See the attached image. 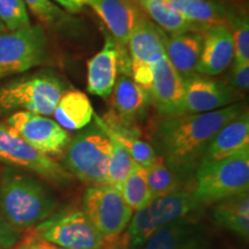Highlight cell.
Returning <instances> with one entry per match:
<instances>
[{"label":"cell","mask_w":249,"mask_h":249,"mask_svg":"<svg viewBox=\"0 0 249 249\" xmlns=\"http://www.w3.org/2000/svg\"><path fill=\"white\" fill-rule=\"evenodd\" d=\"M112 240L113 241H111L107 246L103 245L101 249H130L126 241H114V239H112Z\"/></svg>","instance_id":"8d00e7d4"},{"label":"cell","mask_w":249,"mask_h":249,"mask_svg":"<svg viewBox=\"0 0 249 249\" xmlns=\"http://www.w3.org/2000/svg\"><path fill=\"white\" fill-rule=\"evenodd\" d=\"M65 86L51 73H38L0 87V112L27 111L51 116Z\"/></svg>","instance_id":"8992f818"},{"label":"cell","mask_w":249,"mask_h":249,"mask_svg":"<svg viewBox=\"0 0 249 249\" xmlns=\"http://www.w3.org/2000/svg\"><path fill=\"white\" fill-rule=\"evenodd\" d=\"M231 83L234 88L241 91H248L249 88V62L239 64L233 62L231 71Z\"/></svg>","instance_id":"836d02e7"},{"label":"cell","mask_w":249,"mask_h":249,"mask_svg":"<svg viewBox=\"0 0 249 249\" xmlns=\"http://www.w3.org/2000/svg\"><path fill=\"white\" fill-rule=\"evenodd\" d=\"M113 114L110 116L118 123L127 127H134L142 121L151 104L150 93L128 74H119L112 90Z\"/></svg>","instance_id":"ac0fdd59"},{"label":"cell","mask_w":249,"mask_h":249,"mask_svg":"<svg viewBox=\"0 0 249 249\" xmlns=\"http://www.w3.org/2000/svg\"><path fill=\"white\" fill-rule=\"evenodd\" d=\"M202 207L194 200L192 192L185 189L154 198L148 205L133 213L126 229L124 241L130 249H140L158 229L174 220L189 217Z\"/></svg>","instance_id":"5b68a950"},{"label":"cell","mask_w":249,"mask_h":249,"mask_svg":"<svg viewBox=\"0 0 249 249\" xmlns=\"http://www.w3.org/2000/svg\"><path fill=\"white\" fill-rule=\"evenodd\" d=\"M70 13H79L87 6V0H54Z\"/></svg>","instance_id":"e575fe53"},{"label":"cell","mask_w":249,"mask_h":249,"mask_svg":"<svg viewBox=\"0 0 249 249\" xmlns=\"http://www.w3.org/2000/svg\"><path fill=\"white\" fill-rule=\"evenodd\" d=\"M151 103L161 117L180 116L185 93L183 77L174 70L166 55L152 68V81L149 90Z\"/></svg>","instance_id":"9a60e30c"},{"label":"cell","mask_w":249,"mask_h":249,"mask_svg":"<svg viewBox=\"0 0 249 249\" xmlns=\"http://www.w3.org/2000/svg\"><path fill=\"white\" fill-rule=\"evenodd\" d=\"M93 118H95V123L107 134L108 138L119 142L140 166L148 167L158 158L154 147L150 143L140 139L138 130L135 128L124 126L112 119L110 116L103 119L97 114H93Z\"/></svg>","instance_id":"7402d4cb"},{"label":"cell","mask_w":249,"mask_h":249,"mask_svg":"<svg viewBox=\"0 0 249 249\" xmlns=\"http://www.w3.org/2000/svg\"><path fill=\"white\" fill-rule=\"evenodd\" d=\"M124 48L110 35L105 36L102 50L88 62L87 89L91 95L107 98L111 96L119 74H124V64L130 67L129 58H124Z\"/></svg>","instance_id":"5bb4252c"},{"label":"cell","mask_w":249,"mask_h":249,"mask_svg":"<svg viewBox=\"0 0 249 249\" xmlns=\"http://www.w3.org/2000/svg\"><path fill=\"white\" fill-rule=\"evenodd\" d=\"M48 51L45 33L30 26L0 34V80L39 66Z\"/></svg>","instance_id":"52a82bcc"},{"label":"cell","mask_w":249,"mask_h":249,"mask_svg":"<svg viewBox=\"0 0 249 249\" xmlns=\"http://www.w3.org/2000/svg\"><path fill=\"white\" fill-rule=\"evenodd\" d=\"M232 34L234 60L239 64L249 62V23L247 17H241L234 24Z\"/></svg>","instance_id":"4dcf8cb0"},{"label":"cell","mask_w":249,"mask_h":249,"mask_svg":"<svg viewBox=\"0 0 249 249\" xmlns=\"http://www.w3.org/2000/svg\"><path fill=\"white\" fill-rule=\"evenodd\" d=\"M202 45L203 35L200 31H187L172 37L164 36L165 55L182 77L195 73L200 61Z\"/></svg>","instance_id":"44dd1931"},{"label":"cell","mask_w":249,"mask_h":249,"mask_svg":"<svg viewBox=\"0 0 249 249\" xmlns=\"http://www.w3.org/2000/svg\"><path fill=\"white\" fill-rule=\"evenodd\" d=\"M120 192L124 202L128 204L134 213L150 203L152 197L149 191L147 178H145L144 167L139 165L136 169H134L124 180Z\"/></svg>","instance_id":"83f0119b"},{"label":"cell","mask_w":249,"mask_h":249,"mask_svg":"<svg viewBox=\"0 0 249 249\" xmlns=\"http://www.w3.org/2000/svg\"><path fill=\"white\" fill-rule=\"evenodd\" d=\"M140 249H213L209 233L203 225L182 218L174 220L149 236Z\"/></svg>","instance_id":"e0dca14e"},{"label":"cell","mask_w":249,"mask_h":249,"mask_svg":"<svg viewBox=\"0 0 249 249\" xmlns=\"http://www.w3.org/2000/svg\"><path fill=\"white\" fill-rule=\"evenodd\" d=\"M112 142V151L110 163H108V169L107 179H105L104 185L114 187L120 191L121 186L127 179V177L132 173L134 169L139 166L138 163L133 160L129 152L124 149L119 142L116 140L111 139Z\"/></svg>","instance_id":"f1b7e54d"},{"label":"cell","mask_w":249,"mask_h":249,"mask_svg":"<svg viewBox=\"0 0 249 249\" xmlns=\"http://www.w3.org/2000/svg\"><path fill=\"white\" fill-rule=\"evenodd\" d=\"M83 211L105 241L120 235L134 213L119 189L107 185L89 186L86 189Z\"/></svg>","instance_id":"30bf717a"},{"label":"cell","mask_w":249,"mask_h":249,"mask_svg":"<svg viewBox=\"0 0 249 249\" xmlns=\"http://www.w3.org/2000/svg\"><path fill=\"white\" fill-rule=\"evenodd\" d=\"M213 222L226 231L249 238V193L244 192L232 197L217 202L213 211Z\"/></svg>","instance_id":"cb8c5ba5"},{"label":"cell","mask_w":249,"mask_h":249,"mask_svg":"<svg viewBox=\"0 0 249 249\" xmlns=\"http://www.w3.org/2000/svg\"><path fill=\"white\" fill-rule=\"evenodd\" d=\"M52 114L65 130H81L91 123L95 112L86 93L71 90L62 93Z\"/></svg>","instance_id":"603a6c76"},{"label":"cell","mask_w":249,"mask_h":249,"mask_svg":"<svg viewBox=\"0 0 249 249\" xmlns=\"http://www.w3.org/2000/svg\"><path fill=\"white\" fill-rule=\"evenodd\" d=\"M247 148H249V114L245 110L216 134L201 164L225 160Z\"/></svg>","instance_id":"ffe728a7"},{"label":"cell","mask_w":249,"mask_h":249,"mask_svg":"<svg viewBox=\"0 0 249 249\" xmlns=\"http://www.w3.org/2000/svg\"><path fill=\"white\" fill-rule=\"evenodd\" d=\"M17 249H22V248H21V246H20V247H18Z\"/></svg>","instance_id":"f35d334b"},{"label":"cell","mask_w":249,"mask_h":249,"mask_svg":"<svg viewBox=\"0 0 249 249\" xmlns=\"http://www.w3.org/2000/svg\"><path fill=\"white\" fill-rule=\"evenodd\" d=\"M6 124L31 147L46 156L64 154L71 140L66 130L54 120L33 112H14Z\"/></svg>","instance_id":"7c38bea8"},{"label":"cell","mask_w":249,"mask_h":249,"mask_svg":"<svg viewBox=\"0 0 249 249\" xmlns=\"http://www.w3.org/2000/svg\"><path fill=\"white\" fill-rule=\"evenodd\" d=\"M20 230L0 216V249H12L20 240Z\"/></svg>","instance_id":"d6a6232c"},{"label":"cell","mask_w":249,"mask_h":249,"mask_svg":"<svg viewBox=\"0 0 249 249\" xmlns=\"http://www.w3.org/2000/svg\"><path fill=\"white\" fill-rule=\"evenodd\" d=\"M87 6L98 15L110 36L121 46H127L134 29L145 18L133 0H87Z\"/></svg>","instance_id":"2e32d148"},{"label":"cell","mask_w":249,"mask_h":249,"mask_svg":"<svg viewBox=\"0 0 249 249\" xmlns=\"http://www.w3.org/2000/svg\"><path fill=\"white\" fill-rule=\"evenodd\" d=\"M64 167L71 176L90 186L104 185L110 163L112 142L93 121L92 126L74 136L65 150Z\"/></svg>","instance_id":"277c9868"},{"label":"cell","mask_w":249,"mask_h":249,"mask_svg":"<svg viewBox=\"0 0 249 249\" xmlns=\"http://www.w3.org/2000/svg\"><path fill=\"white\" fill-rule=\"evenodd\" d=\"M6 28H5V26L4 24H2L1 22H0V34H2V33H6Z\"/></svg>","instance_id":"74e56055"},{"label":"cell","mask_w":249,"mask_h":249,"mask_svg":"<svg viewBox=\"0 0 249 249\" xmlns=\"http://www.w3.org/2000/svg\"><path fill=\"white\" fill-rule=\"evenodd\" d=\"M21 248L22 249H58L57 246L49 244V242L42 240V239H40V240L29 242V244L24 246H21Z\"/></svg>","instance_id":"d590c367"},{"label":"cell","mask_w":249,"mask_h":249,"mask_svg":"<svg viewBox=\"0 0 249 249\" xmlns=\"http://www.w3.org/2000/svg\"><path fill=\"white\" fill-rule=\"evenodd\" d=\"M203 45L195 71L208 76L222 74L234 59L231 30L226 26H216L202 31Z\"/></svg>","instance_id":"d6986e66"},{"label":"cell","mask_w":249,"mask_h":249,"mask_svg":"<svg viewBox=\"0 0 249 249\" xmlns=\"http://www.w3.org/2000/svg\"><path fill=\"white\" fill-rule=\"evenodd\" d=\"M58 207V201L34 177L5 169L0 179V211L18 230L29 229L48 219Z\"/></svg>","instance_id":"7a4b0ae2"},{"label":"cell","mask_w":249,"mask_h":249,"mask_svg":"<svg viewBox=\"0 0 249 249\" xmlns=\"http://www.w3.org/2000/svg\"><path fill=\"white\" fill-rule=\"evenodd\" d=\"M177 13L198 31L216 26H226L222 8L211 0H165Z\"/></svg>","instance_id":"d4e9b609"},{"label":"cell","mask_w":249,"mask_h":249,"mask_svg":"<svg viewBox=\"0 0 249 249\" xmlns=\"http://www.w3.org/2000/svg\"><path fill=\"white\" fill-rule=\"evenodd\" d=\"M145 169V178L150 191L152 200L160 196L171 194V193L181 191L183 182L178 178L160 157Z\"/></svg>","instance_id":"4316f807"},{"label":"cell","mask_w":249,"mask_h":249,"mask_svg":"<svg viewBox=\"0 0 249 249\" xmlns=\"http://www.w3.org/2000/svg\"><path fill=\"white\" fill-rule=\"evenodd\" d=\"M39 238L64 249H101L104 238L83 210L68 209L36 226Z\"/></svg>","instance_id":"9c48e42d"},{"label":"cell","mask_w":249,"mask_h":249,"mask_svg":"<svg viewBox=\"0 0 249 249\" xmlns=\"http://www.w3.org/2000/svg\"><path fill=\"white\" fill-rule=\"evenodd\" d=\"M0 163L20 167L39 176L46 181L57 185H68L73 177L50 156L31 147L7 124L0 123Z\"/></svg>","instance_id":"ba28073f"},{"label":"cell","mask_w":249,"mask_h":249,"mask_svg":"<svg viewBox=\"0 0 249 249\" xmlns=\"http://www.w3.org/2000/svg\"><path fill=\"white\" fill-rule=\"evenodd\" d=\"M141 8L150 20L171 35L187 33V31H198L191 22L185 20L181 15L177 13L165 0H133ZM201 33V31H200Z\"/></svg>","instance_id":"484cf974"},{"label":"cell","mask_w":249,"mask_h":249,"mask_svg":"<svg viewBox=\"0 0 249 249\" xmlns=\"http://www.w3.org/2000/svg\"><path fill=\"white\" fill-rule=\"evenodd\" d=\"M31 13L45 24L61 22L66 14L61 12L51 0H23Z\"/></svg>","instance_id":"1f68e13d"},{"label":"cell","mask_w":249,"mask_h":249,"mask_svg":"<svg viewBox=\"0 0 249 249\" xmlns=\"http://www.w3.org/2000/svg\"><path fill=\"white\" fill-rule=\"evenodd\" d=\"M127 46L129 50L130 76L149 91L152 81V68L165 55L164 34L151 20L144 18L134 29Z\"/></svg>","instance_id":"8fae6325"},{"label":"cell","mask_w":249,"mask_h":249,"mask_svg":"<svg viewBox=\"0 0 249 249\" xmlns=\"http://www.w3.org/2000/svg\"><path fill=\"white\" fill-rule=\"evenodd\" d=\"M194 200L205 205L232 197L249 189V148L225 160L203 163L195 173Z\"/></svg>","instance_id":"3957f363"},{"label":"cell","mask_w":249,"mask_h":249,"mask_svg":"<svg viewBox=\"0 0 249 249\" xmlns=\"http://www.w3.org/2000/svg\"><path fill=\"white\" fill-rule=\"evenodd\" d=\"M246 110L234 103L205 113L161 117L152 132V147L167 167L183 182L195 177L216 134Z\"/></svg>","instance_id":"6da1fadb"},{"label":"cell","mask_w":249,"mask_h":249,"mask_svg":"<svg viewBox=\"0 0 249 249\" xmlns=\"http://www.w3.org/2000/svg\"><path fill=\"white\" fill-rule=\"evenodd\" d=\"M0 22L9 31L30 26L28 7L23 0H0Z\"/></svg>","instance_id":"f546056e"},{"label":"cell","mask_w":249,"mask_h":249,"mask_svg":"<svg viewBox=\"0 0 249 249\" xmlns=\"http://www.w3.org/2000/svg\"><path fill=\"white\" fill-rule=\"evenodd\" d=\"M185 93L181 114L205 113L234 104L238 98L231 87L195 73L183 77Z\"/></svg>","instance_id":"4fadbf2b"},{"label":"cell","mask_w":249,"mask_h":249,"mask_svg":"<svg viewBox=\"0 0 249 249\" xmlns=\"http://www.w3.org/2000/svg\"><path fill=\"white\" fill-rule=\"evenodd\" d=\"M58 249H64V248H59V247H58Z\"/></svg>","instance_id":"ab89813d"}]
</instances>
